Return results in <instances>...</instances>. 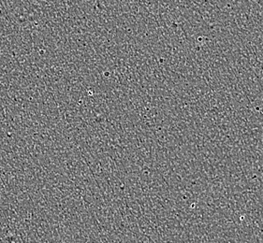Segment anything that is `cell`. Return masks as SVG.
Returning <instances> with one entry per match:
<instances>
[]
</instances>
